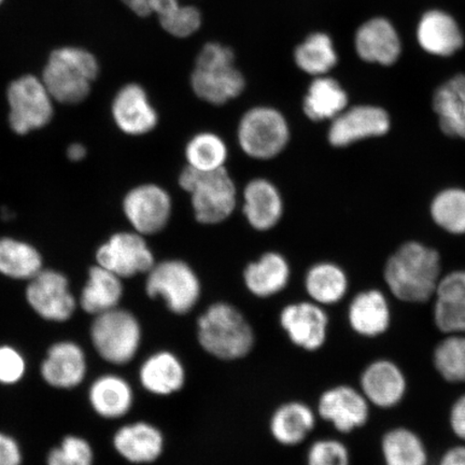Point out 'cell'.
Returning <instances> with one entry per match:
<instances>
[{"label":"cell","instance_id":"cell-10","mask_svg":"<svg viewBox=\"0 0 465 465\" xmlns=\"http://www.w3.org/2000/svg\"><path fill=\"white\" fill-rule=\"evenodd\" d=\"M279 328L299 351L316 353L327 345L331 318L327 308L311 300L291 302L278 315Z\"/></svg>","mask_w":465,"mask_h":465},{"label":"cell","instance_id":"cell-19","mask_svg":"<svg viewBox=\"0 0 465 465\" xmlns=\"http://www.w3.org/2000/svg\"><path fill=\"white\" fill-rule=\"evenodd\" d=\"M318 421L315 406L303 400H288L271 412L269 433L272 440L283 449H296L310 440Z\"/></svg>","mask_w":465,"mask_h":465},{"label":"cell","instance_id":"cell-47","mask_svg":"<svg viewBox=\"0 0 465 465\" xmlns=\"http://www.w3.org/2000/svg\"><path fill=\"white\" fill-rule=\"evenodd\" d=\"M5 2V0H0V7H2V5H4Z\"/></svg>","mask_w":465,"mask_h":465},{"label":"cell","instance_id":"cell-18","mask_svg":"<svg viewBox=\"0 0 465 465\" xmlns=\"http://www.w3.org/2000/svg\"><path fill=\"white\" fill-rule=\"evenodd\" d=\"M391 126V116L385 109L361 104L346 108L332 120L328 139L333 147L344 148L364 139L386 135Z\"/></svg>","mask_w":465,"mask_h":465},{"label":"cell","instance_id":"cell-4","mask_svg":"<svg viewBox=\"0 0 465 465\" xmlns=\"http://www.w3.org/2000/svg\"><path fill=\"white\" fill-rule=\"evenodd\" d=\"M191 86L197 97L212 104H224L240 96L246 81L235 67L234 51L216 42L203 45L191 74Z\"/></svg>","mask_w":465,"mask_h":465},{"label":"cell","instance_id":"cell-45","mask_svg":"<svg viewBox=\"0 0 465 465\" xmlns=\"http://www.w3.org/2000/svg\"><path fill=\"white\" fill-rule=\"evenodd\" d=\"M438 465H465V443L447 450L440 458Z\"/></svg>","mask_w":465,"mask_h":465},{"label":"cell","instance_id":"cell-38","mask_svg":"<svg viewBox=\"0 0 465 465\" xmlns=\"http://www.w3.org/2000/svg\"><path fill=\"white\" fill-rule=\"evenodd\" d=\"M228 155V147L223 138L213 133L197 134L185 148V159L189 166L202 172L224 168Z\"/></svg>","mask_w":465,"mask_h":465},{"label":"cell","instance_id":"cell-24","mask_svg":"<svg viewBox=\"0 0 465 465\" xmlns=\"http://www.w3.org/2000/svg\"><path fill=\"white\" fill-rule=\"evenodd\" d=\"M89 401L98 416L104 420H119L132 411L135 404V391L124 376L104 374L93 381Z\"/></svg>","mask_w":465,"mask_h":465},{"label":"cell","instance_id":"cell-25","mask_svg":"<svg viewBox=\"0 0 465 465\" xmlns=\"http://www.w3.org/2000/svg\"><path fill=\"white\" fill-rule=\"evenodd\" d=\"M291 267L286 258L277 252H267L246 266L242 281L248 292L259 300L274 298L287 289Z\"/></svg>","mask_w":465,"mask_h":465},{"label":"cell","instance_id":"cell-5","mask_svg":"<svg viewBox=\"0 0 465 465\" xmlns=\"http://www.w3.org/2000/svg\"><path fill=\"white\" fill-rule=\"evenodd\" d=\"M179 185L191 195L194 216L203 224H218L228 219L237 203L234 182L228 171L202 172L187 166Z\"/></svg>","mask_w":465,"mask_h":465},{"label":"cell","instance_id":"cell-7","mask_svg":"<svg viewBox=\"0 0 465 465\" xmlns=\"http://www.w3.org/2000/svg\"><path fill=\"white\" fill-rule=\"evenodd\" d=\"M145 293L161 300L173 316H188L202 299V282L195 271L182 260L155 263L145 279Z\"/></svg>","mask_w":465,"mask_h":465},{"label":"cell","instance_id":"cell-14","mask_svg":"<svg viewBox=\"0 0 465 465\" xmlns=\"http://www.w3.org/2000/svg\"><path fill=\"white\" fill-rule=\"evenodd\" d=\"M359 389L371 406L392 410L403 402L409 391V381L403 369L393 360L378 358L361 371Z\"/></svg>","mask_w":465,"mask_h":465},{"label":"cell","instance_id":"cell-15","mask_svg":"<svg viewBox=\"0 0 465 465\" xmlns=\"http://www.w3.org/2000/svg\"><path fill=\"white\" fill-rule=\"evenodd\" d=\"M138 381L143 391L153 397L172 398L187 386L188 369L177 352L158 349L139 365Z\"/></svg>","mask_w":465,"mask_h":465},{"label":"cell","instance_id":"cell-46","mask_svg":"<svg viewBox=\"0 0 465 465\" xmlns=\"http://www.w3.org/2000/svg\"><path fill=\"white\" fill-rule=\"evenodd\" d=\"M68 158L74 162H79L85 158L86 149L83 144L74 143L68 148L67 151Z\"/></svg>","mask_w":465,"mask_h":465},{"label":"cell","instance_id":"cell-37","mask_svg":"<svg viewBox=\"0 0 465 465\" xmlns=\"http://www.w3.org/2000/svg\"><path fill=\"white\" fill-rule=\"evenodd\" d=\"M432 364L444 381L465 383V334H446L433 349Z\"/></svg>","mask_w":465,"mask_h":465},{"label":"cell","instance_id":"cell-31","mask_svg":"<svg viewBox=\"0 0 465 465\" xmlns=\"http://www.w3.org/2000/svg\"><path fill=\"white\" fill-rule=\"evenodd\" d=\"M308 300L325 308L340 304L348 293V276L341 266L320 262L310 267L304 278Z\"/></svg>","mask_w":465,"mask_h":465},{"label":"cell","instance_id":"cell-32","mask_svg":"<svg viewBox=\"0 0 465 465\" xmlns=\"http://www.w3.org/2000/svg\"><path fill=\"white\" fill-rule=\"evenodd\" d=\"M383 465H429V451L421 436L407 427H394L381 436Z\"/></svg>","mask_w":465,"mask_h":465},{"label":"cell","instance_id":"cell-17","mask_svg":"<svg viewBox=\"0 0 465 465\" xmlns=\"http://www.w3.org/2000/svg\"><path fill=\"white\" fill-rule=\"evenodd\" d=\"M172 199L165 189L156 184H143L127 193L124 211L139 234L153 235L161 232L172 216Z\"/></svg>","mask_w":465,"mask_h":465},{"label":"cell","instance_id":"cell-3","mask_svg":"<svg viewBox=\"0 0 465 465\" xmlns=\"http://www.w3.org/2000/svg\"><path fill=\"white\" fill-rule=\"evenodd\" d=\"M100 74V63L93 52L80 45L52 50L42 79L54 100L67 104L84 102Z\"/></svg>","mask_w":465,"mask_h":465},{"label":"cell","instance_id":"cell-13","mask_svg":"<svg viewBox=\"0 0 465 465\" xmlns=\"http://www.w3.org/2000/svg\"><path fill=\"white\" fill-rule=\"evenodd\" d=\"M26 300L40 318L51 322H68L77 307L67 278L51 270H43L29 281Z\"/></svg>","mask_w":465,"mask_h":465},{"label":"cell","instance_id":"cell-16","mask_svg":"<svg viewBox=\"0 0 465 465\" xmlns=\"http://www.w3.org/2000/svg\"><path fill=\"white\" fill-rule=\"evenodd\" d=\"M116 453L133 465H153L164 456L167 440L163 430L155 423L136 420L124 424L113 438Z\"/></svg>","mask_w":465,"mask_h":465},{"label":"cell","instance_id":"cell-8","mask_svg":"<svg viewBox=\"0 0 465 465\" xmlns=\"http://www.w3.org/2000/svg\"><path fill=\"white\" fill-rule=\"evenodd\" d=\"M237 138L242 150L250 158L270 160L287 147L289 124L278 110L255 107L243 114L238 125Z\"/></svg>","mask_w":465,"mask_h":465},{"label":"cell","instance_id":"cell-35","mask_svg":"<svg viewBox=\"0 0 465 465\" xmlns=\"http://www.w3.org/2000/svg\"><path fill=\"white\" fill-rule=\"evenodd\" d=\"M42 271L43 259L36 249L13 238H0V274L29 282Z\"/></svg>","mask_w":465,"mask_h":465},{"label":"cell","instance_id":"cell-2","mask_svg":"<svg viewBox=\"0 0 465 465\" xmlns=\"http://www.w3.org/2000/svg\"><path fill=\"white\" fill-rule=\"evenodd\" d=\"M441 274L440 255L421 242L403 243L389 257L383 279L395 299L424 304L433 299Z\"/></svg>","mask_w":465,"mask_h":465},{"label":"cell","instance_id":"cell-26","mask_svg":"<svg viewBox=\"0 0 465 465\" xmlns=\"http://www.w3.org/2000/svg\"><path fill=\"white\" fill-rule=\"evenodd\" d=\"M243 213L255 230L274 228L283 213L282 197L275 185L266 179L252 180L243 191Z\"/></svg>","mask_w":465,"mask_h":465},{"label":"cell","instance_id":"cell-41","mask_svg":"<svg viewBox=\"0 0 465 465\" xmlns=\"http://www.w3.org/2000/svg\"><path fill=\"white\" fill-rule=\"evenodd\" d=\"M94 452L89 441L77 435H67L46 458L48 465H93Z\"/></svg>","mask_w":465,"mask_h":465},{"label":"cell","instance_id":"cell-27","mask_svg":"<svg viewBox=\"0 0 465 465\" xmlns=\"http://www.w3.org/2000/svg\"><path fill=\"white\" fill-rule=\"evenodd\" d=\"M356 49L363 61L391 66L398 61L401 43L391 23L378 17L359 28Z\"/></svg>","mask_w":465,"mask_h":465},{"label":"cell","instance_id":"cell-12","mask_svg":"<svg viewBox=\"0 0 465 465\" xmlns=\"http://www.w3.org/2000/svg\"><path fill=\"white\" fill-rule=\"evenodd\" d=\"M98 265L121 279L148 274L156 263L154 255L139 232H118L97 250Z\"/></svg>","mask_w":465,"mask_h":465},{"label":"cell","instance_id":"cell-11","mask_svg":"<svg viewBox=\"0 0 465 465\" xmlns=\"http://www.w3.org/2000/svg\"><path fill=\"white\" fill-rule=\"evenodd\" d=\"M319 420L330 424L337 433L351 434L369 423L371 404L359 387L337 383L319 394L315 405Z\"/></svg>","mask_w":465,"mask_h":465},{"label":"cell","instance_id":"cell-6","mask_svg":"<svg viewBox=\"0 0 465 465\" xmlns=\"http://www.w3.org/2000/svg\"><path fill=\"white\" fill-rule=\"evenodd\" d=\"M90 336L93 347L104 361L124 366L133 362L141 351L143 331L132 312L118 307L95 316Z\"/></svg>","mask_w":465,"mask_h":465},{"label":"cell","instance_id":"cell-30","mask_svg":"<svg viewBox=\"0 0 465 465\" xmlns=\"http://www.w3.org/2000/svg\"><path fill=\"white\" fill-rule=\"evenodd\" d=\"M124 288L122 279L100 265L93 266L80 295V306L92 316L120 307Z\"/></svg>","mask_w":465,"mask_h":465},{"label":"cell","instance_id":"cell-1","mask_svg":"<svg viewBox=\"0 0 465 465\" xmlns=\"http://www.w3.org/2000/svg\"><path fill=\"white\" fill-rule=\"evenodd\" d=\"M197 344L207 356L220 362L242 361L257 346V333L240 308L229 302L208 305L195 322Z\"/></svg>","mask_w":465,"mask_h":465},{"label":"cell","instance_id":"cell-21","mask_svg":"<svg viewBox=\"0 0 465 465\" xmlns=\"http://www.w3.org/2000/svg\"><path fill=\"white\" fill-rule=\"evenodd\" d=\"M87 373V362L84 349L71 341L55 342L46 352L40 374L52 388H77Z\"/></svg>","mask_w":465,"mask_h":465},{"label":"cell","instance_id":"cell-40","mask_svg":"<svg viewBox=\"0 0 465 465\" xmlns=\"http://www.w3.org/2000/svg\"><path fill=\"white\" fill-rule=\"evenodd\" d=\"M304 465H351V453L340 439L319 438L308 445Z\"/></svg>","mask_w":465,"mask_h":465},{"label":"cell","instance_id":"cell-44","mask_svg":"<svg viewBox=\"0 0 465 465\" xmlns=\"http://www.w3.org/2000/svg\"><path fill=\"white\" fill-rule=\"evenodd\" d=\"M22 451L17 441L8 434L0 432V465H21Z\"/></svg>","mask_w":465,"mask_h":465},{"label":"cell","instance_id":"cell-43","mask_svg":"<svg viewBox=\"0 0 465 465\" xmlns=\"http://www.w3.org/2000/svg\"><path fill=\"white\" fill-rule=\"evenodd\" d=\"M450 428L453 435L465 443V393L459 395L450 406Z\"/></svg>","mask_w":465,"mask_h":465},{"label":"cell","instance_id":"cell-23","mask_svg":"<svg viewBox=\"0 0 465 465\" xmlns=\"http://www.w3.org/2000/svg\"><path fill=\"white\" fill-rule=\"evenodd\" d=\"M113 115L119 129L132 136L144 135L154 130L159 121L147 93L137 84H126L116 93Z\"/></svg>","mask_w":465,"mask_h":465},{"label":"cell","instance_id":"cell-9","mask_svg":"<svg viewBox=\"0 0 465 465\" xmlns=\"http://www.w3.org/2000/svg\"><path fill=\"white\" fill-rule=\"evenodd\" d=\"M10 125L19 135L42 129L54 115V97L42 78L25 74L8 86Z\"/></svg>","mask_w":465,"mask_h":465},{"label":"cell","instance_id":"cell-29","mask_svg":"<svg viewBox=\"0 0 465 465\" xmlns=\"http://www.w3.org/2000/svg\"><path fill=\"white\" fill-rule=\"evenodd\" d=\"M433 110L446 136L465 139V75L446 81L434 93Z\"/></svg>","mask_w":465,"mask_h":465},{"label":"cell","instance_id":"cell-42","mask_svg":"<svg viewBox=\"0 0 465 465\" xmlns=\"http://www.w3.org/2000/svg\"><path fill=\"white\" fill-rule=\"evenodd\" d=\"M26 371V361L19 351L11 346H0V383L15 385Z\"/></svg>","mask_w":465,"mask_h":465},{"label":"cell","instance_id":"cell-34","mask_svg":"<svg viewBox=\"0 0 465 465\" xmlns=\"http://www.w3.org/2000/svg\"><path fill=\"white\" fill-rule=\"evenodd\" d=\"M120 2L139 17L155 15L161 27L173 37L183 33L192 21L190 5H180L179 0H120Z\"/></svg>","mask_w":465,"mask_h":465},{"label":"cell","instance_id":"cell-22","mask_svg":"<svg viewBox=\"0 0 465 465\" xmlns=\"http://www.w3.org/2000/svg\"><path fill=\"white\" fill-rule=\"evenodd\" d=\"M433 300L436 329L444 335L465 334V270L441 277Z\"/></svg>","mask_w":465,"mask_h":465},{"label":"cell","instance_id":"cell-39","mask_svg":"<svg viewBox=\"0 0 465 465\" xmlns=\"http://www.w3.org/2000/svg\"><path fill=\"white\" fill-rule=\"evenodd\" d=\"M436 225L453 235L465 234V190L450 188L436 194L431 203Z\"/></svg>","mask_w":465,"mask_h":465},{"label":"cell","instance_id":"cell-28","mask_svg":"<svg viewBox=\"0 0 465 465\" xmlns=\"http://www.w3.org/2000/svg\"><path fill=\"white\" fill-rule=\"evenodd\" d=\"M417 37L424 51L439 56L455 54L463 45L462 33L456 21L439 10L430 11L422 16Z\"/></svg>","mask_w":465,"mask_h":465},{"label":"cell","instance_id":"cell-36","mask_svg":"<svg viewBox=\"0 0 465 465\" xmlns=\"http://www.w3.org/2000/svg\"><path fill=\"white\" fill-rule=\"evenodd\" d=\"M294 62L302 72L322 77L336 66L337 54L328 34L312 33L294 50Z\"/></svg>","mask_w":465,"mask_h":465},{"label":"cell","instance_id":"cell-20","mask_svg":"<svg viewBox=\"0 0 465 465\" xmlns=\"http://www.w3.org/2000/svg\"><path fill=\"white\" fill-rule=\"evenodd\" d=\"M347 322L354 334L363 339L385 335L392 323V312L381 290L369 289L353 296L347 308Z\"/></svg>","mask_w":465,"mask_h":465},{"label":"cell","instance_id":"cell-33","mask_svg":"<svg viewBox=\"0 0 465 465\" xmlns=\"http://www.w3.org/2000/svg\"><path fill=\"white\" fill-rule=\"evenodd\" d=\"M347 104L348 95L341 85L335 79L322 75L313 79L308 87L303 109L308 119L322 122L336 118Z\"/></svg>","mask_w":465,"mask_h":465}]
</instances>
